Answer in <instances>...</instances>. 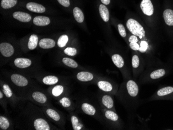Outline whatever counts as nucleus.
Instances as JSON below:
<instances>
[{"label": "nucleus", "mask_w": 173, "mask_h": 130, "mask_svg": "<svg viewBox=\"0 0 173 130\" xmlns=\"http://www.w3.org/2000/svg\"><path fill=\"white\" fill-rule=\"evenodd\" d=\"M59 81V79L56 76L50 75L45 77L43 79V82L44 84L47 85H53L56 84Z\"/></svg>", "instance_id": "nucleus-21"}, {"label": "nucleus", "mask_w": 173, "mask_h": 130, "mask_svg": "<svg viewBox=\"0 0 173 130\" xmlns=\"http://www.w3.org/2000/svg\"><path fill=\"white\" fill-rule=\"evenodd\" d=\"M14 18L22 22H28L31 20V16L29 14L22 12H16L13 15Z\"/></svg>", "instance_id": "nucleus-9"}, {"label": "nucleus", "mask_w": 173, "mask_h": 130, "mask_svg": "<svg viewBox=\"0 0 173 130\" xmlns=\"http://www.w3.org/2000/svg\"><path fill=\"white\" fill-rule=\"evenodd\" d=\"M12 82L18 87H26L28 85V81L20 74H14L10 77Z\"/></svg>", "instance_id": "nucleus-3"}, {"label": "nucleus", "mask_w": 173, "mask_h": 130, "mask_svg": "<svg viewBox=\"0 0 173 130\" xmlns=\"http://www.w3.org/2000/svg\"><path fill=\"white\" fill-rule=\"evenodd\" d=\"M3 90L4 93L5 94L7 97L10 98L12 97L13 96V92L8 85L6 84L3 85Z\"/></svg>", "instance_id": "nucleus-33"}, {"label": "nucleus", "mask_w": 173, "mask_h": 130, "mask_svg": "<svg viewBox=\"0 0 173 130\" xmlns=\"http://www.w3.org/2000/svg\"><path fill=\"white\" fill-rule=\"evenodd\" d=\"M99 12L101 18L104 22H108L109 20V12L108 8L104 5H100Z\"/></svg>", "instance_id": "nucleus-14"}, {"label": "nucleus", "mask_w": 173, "mask_h": 130, "mask_svg": "<svg viewBox=\"0 0 173 130\" xmlns=\"http://www.w3.org/2000/svg\"><path fill=\"white\" fill-rule=\"evenodd\" d=\"M130 47L132 49L134 50H139L140 46L137 43H130Z\"/></svg>", "instance_id": "nucleus-40"}, {"label": "nucleus", "mask_w": 173, "mask_h": 130, "mask_svg": "<svg viewBox=\"0 0 173 130\" xmlns=\"http://www.w3.org/2000/svg\"><path fill=\"white\" fill-rule=\"evenodd\" d=\"M56 42L51 38H43L39 42V46L43 49H50L54 47Z\"/></svg>", "instance_id": "nucleus-11"}, {"label": "nucleus", "mask_w": 173, "mask_h": 130, "mask_svg": "<svg viewBox=\"0 0 173 130\" xmlns=\"http://www.w3.org/2000/svg\"><path fill=\"white\" fill-rule=\"evenodd\" d=\"M173 92V87H167L163 88L160 89L157 92L158 96L160 97L167 96L168 94H171Z\"/></svg>", "instance_id": "nucleus-26"}, {"label": "nucleus", "mask_w": 173, "mask_h": 130, "mask_svg": "<svg viewBox=\"0 0 173 130\" xmlns=\"http://www.w3.org/2000/svg\"><path fill=\"white\" fill-rule=\"evenodd\" d=\"M34 127L36 130H50L49 124L46 120L42 118L35 119L34 122Z\"/></svg>", "instance_id": "nucleus-6"}, {"label": "nucleus", "mask_w": 173, "mask_h": 130, "mask_svg": "<svg viewBox=\"0 0 173 130\" xmlns=\"http://www.w3.org/2000/svg\"><path fill=\"white\" fill-rule=\"evenodd\" d=\"M132 66L134 68H137L140 65V60L139 57L137 55H134L132 57Z\"/></svg>", "instance_id": "nucleus-37"}, {"label": "nucleus", "mask_w": 173, "mask_h": 130, "mask_svg": "<svg viewBox=\"0 0 173 130\" xmlns=\"http://www.w3.org/2000/svg\"><path fill=\"white\" fill-rule=\"evenodd\" d=\"M38 36L35 34H32L29 38L28 46L29 49L30 50L34 49L36 48L38 44Z\"/></svg>", "instance_id": "nucleus-19"}, {"label": "nucleus", "mask_w": 173, "mask_h": 130, "mask_svg": "<svg viewBox=\"0 0 173 130\" xmlns=\"http://www.w3.org/2000/svg\"><path fill=\"white\" fill-rule=\"evenodd\" d=\"M15 66L20 69H25L31 66L32 61L28 58H17L14 61Z\"/></svg>", "instance_id": "nucleus-8"}, {"label": "nucleus", "mask_w": 173, "mask_h": 130, "mask_svg": "<svg viewBox=\"0 0 173 130\" xmlns=\"http://www.w3.org/2000/svg\"><path fill=\"white\" fill-rule=\"evenodd\" d=\"M101 1L103 4H104L105 5H108L111 2V0H101Z\"/></svg>", "instance_id": "nucleus-42"}, {"label": "nucleus", "mask_w": 173, "mask_h": 130, "mask_svg": "<svg viewBox=\"0 0 173 130\" xmlns=\"http://www.w3.org/2000/svg\"><path fill=\"white\" fill-rule=\"evenodd\" d=\"M97 86L100 89L105 92H110L112 90V86L110 82L106 81H99L97 82Z\"/></svg>", "instance_id": "nucleus-18"}, {"label": "nucleus", "mask_w": 173, "mask_h": 130, "mask_svg": "<svg viewBox=\"0 0 173 130\" xmlns=\"http://www.w3.org/2000/svg\"><path fill=\"white\" fill-rule=\"evenodd\" d=\"M68 41L69 37L66 35H62L60 37L58 41V45L60 48H63L66 46Z\"/></svg>", "instance_id": "nucleus-30"}, {"label": "nucleus", "mask_w": 173, "mask_h": 130, "mask_svg": "<svg viewBox=\"0 0 173 130\" xmlns=\"http://www.w3.org/2000/svg\"><path fill=\"white\" fill-rule=\"evenodd\" d=\"M112 62L117 68H121L124 66V59L120 55L118 54H114L112 55Z\"/></svg>", "instance_id": "nucleus-20"}, {"label": "nucleus", "mask_w": 173, "mask_h": 130, "mask_svg": "<svg viewBox=\"0 0 173 130\" xmlns=\"http://www.w3.org/2000/svg\"><path fill=\"white\" fill-rule=\"evenodd\" d=\"M17 3V0H2L1 6L4 9H9L15 6Z\"/></svg>", "instance_id": "nucleus-23"}, {"label": "nucleus", "mask_w": 173, "mask_h": 130, "mask_svg": "<svg viewBox=\"0 0 173 130\" xmlns=\"http://www.w3.org/2000/svg\"><path fill=\"white\" fill-rule=\"evenodd\" d=\"M64 53L69 56H74L77 54V50L73 47H68L64 50Z\"/></svg>", "instance_id": "nucleus-34"}, {"label": "nucleus", "mask_w": 173, "mask_h": 130, "mask_svg": "<svg viewBox=\"0 0 173 130\" xmlns=\"http://www.w3.org/2000/svg\"><path fill=\"white\" fill-rule=\"evenodd\" d=\"M140 8L143 13L147 16H151L154 12L153 6L150 0H143L140 4Z\"/></svg>", "instance_id": "nucleus-2"}, {"label": "nucleus", "mask_w": 173, "mask_h": 130, "mask_svg": "<svg viewBox=\"0 0 173 130\" xmlns=\"http://www.w3.org/2000/svg\"><path fill=\"white\" fill-rule=\"evenodd\" d=\"M127 26L131 33L135 36H139L140 38H143L145 36L144 29L136 20L130 18L127 22Z\"/></svg>", "instance_id": "nucleus-1"}, {"label": "nucleus", "mask_w": 173, "mask_h": 130, "mask_svg": "<svg viewBox=\"0 0 173 130\" xmlns=\"http://www.w3.org/2000/svg\"><path fill=\"white\" fill-rule=\"evenodd\" d=\"M46 114L50 118H51L52 119L54 120V121H59L60 119V116L59 114H58L56 111H55L53 109H47L46 110Z\"/></svg>", "instance_id": "nucleus-25"}, {"label": "nucleus", "mask_w": 173, "mask_h": 130, "mask_svg": "<svg viewBox=\"0 0 173 130\" xmlns=\"http://www.w3.org/2000/svg\"><path fill=\"white\" fill-rule=\"evenodd\" d=\"M10 124L8 119L3 116L0 117V128L2 130H7L10 127Z\"/></svg>", "instance_id": "nucleus-29"}, {"label": "nucleus", "mask_w": 173, "mask_h": 130, "mask_svg": "<svg viewBox=\"0 0 173 130\" xmlns=\"http://www.w3.org/2000/svg\"><path fill=\"white\" fill-rule=\"evenodd\" d=\"M60 103L64 107H69L71 106V100L68 97H64L60 100Z\"/></svg>", "instance_id": "nucleus-35"}, {"label": "nucleus", "mask_w": 173, "mask_h": 130, "mask_svg": "<svg viewBox=\"0 0 173 130\" xmlns=\"http://www.w3.org/2000/svg\"><path fill=\"white\" fill-rule=\"evenodd\" d=\"M3 93H2V91H0V99H2V98H3Z\"/></svg>", "instance_id": "nucleus-43"}, {"label": "nucleus", "mask_w": 173, "mask_h": 130, "mask_svg": "<svg viewBox=\"0 0 173 130\" xmlns=\"http://www.w3.org/2000/svg\"><path fill=\"white\" fill-rule=\"evenodd\" d=\"M33 23L37 26H46L50 23L49 18L46 16H36L33 19Z\"/></svg>", "instance_id": "nucleus-10"}, {"label": "nucleus", "mask_w": 173, "mask_h": 130, "mask_svg": "<svg viewBox=\"0 0 173 130\" xmlns=\"http://www.w3.org/2000/svg\"><path fill=\"white\" fill-rule=\"evenodd\" d=\"M73 15L76 22L78 23H82L84 20V15L82 10L77 7H76L73 10Z\"/></svg>", "instance_id": "nucleus-17"}, {"label": "nucleus", "mask_w": 173, "mask_h": 130, "mask_svg": "<svg viewBox=\"0 0 173 130\" xmlns=\"http://www.w3.org/2000/svg\"><path fill=\"white\" fill-rule=\"evenodd\" d=\"M165 71L164 69H159L153 71L150 74V77L152 79H156L160 78L165 75Z\"/></svg>", "instance_id": "nucleus-24"}, {"label": "nucleus", "mask_w": 173, "mask_h": 130, "mask_svg": "<svg viewBox=\"0 0 173 130\" xmlns=\"http://www.w3.org/2000/svg\"><path fill=\"white\" fill-rule=\"evenodd\" d=\"M105 117L106 118L109 120L116 121L118 119V116L115 112H113L111 110H107L105 112Z\"/></svg>", "instance_id": "nucleus-32"}, {"label": "nucleus", "mask_w": 173, "mask_h": 130, "mask_svg": "<svg viewBox=\"0 0 173 130\" xmlns=\"http://www.w3.org/2000/svg\"><path fill=\"white\" fill-rule=\"evenodd\" d=\"M64 91V88L61 85L56 86L52 90V94L54 97L60 96Z\"/></svg>", "instance_id": "nucleus-31"}, {"label": "nucleus", "mask_w": 173, "mask_h": 130, "mask_svg": "<svg viewBox=\"0 0 173 130\" xmlns=\"http://www.w3.org/2000/svg\"><path fill=\"white\" fill-rule=\"evenodd\" d=\"M118 29L119 34H120L121 36H122V37H125L127 36V33H126L125 28L124 26V25L120 23L118 25Z\"/></svg>", "instance_id": "nucleus-36"}, {"label": "nucleus", "mask_w": 173, "mask_h": 130, "mask_svg": "<svg viewBox=\"0 0 173 130\" xmlns=\"http://www.w3.org/2000/svg\"><path fill=\"white\" fill-rule=\"evenodd\" d=\"M62 62L65 65L70 68H77L78 65L76 61L70 58H64L62 59Z\"/></svg>", "instance_id": "nucleus-27"}, {"label": "nucleus", "mask_w": 173, "mask_h": 130, "mask_svg": "<svg viewBox=\"0 0 173 130\" xmlns=\"http://www.w3.org/2000/svg\"><path fill=\"white\" fill-rule=\"evenodd\" d=\"M57 1L61 5L65 7H68L70 5L69 0H57Z\"/></svg>", "instance_id": "nucleus-39"}, {"label": "nucleus", "mask_w": 173, "mask_h": 130, "mask_svg": "<svg viewBox=\"0 0 173 130\" xmlns=\"http://www.w3.org/2000/svg\"><path fill=\"white\" fill-rule=\"evenodd\" d=\"M103 104L107 108H112L114 106V101L111 97L105 95L102 97Z\"/></svg>", "instance_id": "nucleus-22"}, {"label": "nucleus", "mask_w": 173, "mask_h": 130, "mask_svg": "<svg viewBox=\"0 0 173 130\" xmlns=\"http://www.w3.org/2000/svg\"><path fill=\"white\" fill-rule=\"evenodd\" d=\"M138 38H137V36H135L134 35H131L129 39V41L130 43H137L138 42Z\"/></svg>", "instance_id": "nucleus-41"}, {"label": "nucleus", "mask_w": 173, "mask_h": 130, "mask_svg": "<svg viewBox=\"0 0 173 130\" xmlns=\"http://www.w3.org/2000/svg\"><path fill=\"white\" fill-rule=\"evenodd\" d=\"M26 8L31 12L36 13H43L46 10V9L43 5L34 2H30L27 4Z\"/></svg>", "instance_id": "nucleus-7"}, {"label": "nucleus", "mask_w": 173, "mask_h": 130, "mask_svg": "<svg viewBox=\"0 0 173 130\" xmlns=\"http://www.w3.org/2000/svg\"><path fill=\"white\" fill-rule=\"evenodd\" d=\"M148 47V45L147 42L145 41H142L140 43V47L139 51H140L141 53H144L147 51V48Z\"/></svg>", "instance_id": "nucleus-38"}, {"label": "nucleus", "mask_w": 173, "mask_h": 130, "mask_svg": "<svg viewBox=\"0 0 173 130\" xmlns=\"http://www.w3.org/2000/svg\"><path fill=\"white\" fill-rule=\"evenodd\" d=\"M71 122L72 124L73 128L74 130H81L83 127L82 125L79 123L77 118L75 116H73L71 118Z\"/></svg>", "instance_id": "nucleus-28"}, {"label": "nucleus", "mask_w": 173, "mask_h": 130, "mask_svg": "<svg viewBox=\"0 0 173 130\" xmlns=\"http://www.w3.org/2000/svg\"><path fill=\"white\" fill-rule=\"evenodd\" d=\"M0 51L5 57H10L14 53V49L12 45L8 43H2L0 44Z\"/></svg>", "instance_id": "nucleus-4"}, {"label": "nucleus", "mask_w": 173, "mask_h": 130, "mask_svg": "<svg viewBox=\"0 0 173 130\" xmlns=\"http://www.w3.org/2000/svg\"><path fill=\"white\" fill-rule=\"evenodd\" d=\"M163 18L165 22L169 26H173V10L167 9L163 12Z\"/></svg>", "instance_id": "nucleus-12"}, {"label": "nucleus", "mask_w": 173, "mask_h": 130, "mask_svg": "<svg viewBox=\"0 0 173 130\" xmlns=\"http://www.w3.org/2000/svg\"><path fill=\"white\" fill-rule=\"evenodd\" d=\"M81 109L85 114L88 115L93 116L96 114V109L92 105L90 104L84 103L81 105Z\"/></svg>", "instance_id": "nucleus-16"}, {"label": "nucleus", "mask_w": 173, "mask_h": 130, "mask_svg": "<svg viewBox=\"0 0 173 130\" xmlns=\"http://www.w3.org/2000/svg\"><path fill=\"white\" fill-rule=\"evenodd\" d=\"M127 90L130 96L135 97L139 93V87L137 84L133 81L130 80L128 81L127 84Z\"/></svg>", "instance_id": "nucleus-5"}, {"label": "nucleus", "mask_w": 173, "mask_h": 130, "mask_svg": "<svg viewBox=\"0 0 173 130\" xmlns=\"http://www.w3.org/2000/svg\"><path fill=\"white\" fill-rule=\"evenodd\" d=\"M32 97L35 101L41 104H44L47 100L46 96L39 91L34 92L32 94Z\"/></svg>", "instance_id": "nucleus-15"}, {"label": "nucleus", "mask_w": 173, "mask_h": 130, "mask_svg": "<svg viewBox=\"0 0 173 130\" xmlns=\"http://www.w3.org/2000/svg\"><path fill=\"white\" fill-rule=\"evenodd\" d=\"M77 78L81 81H89L92 80L93 75L92 74L88 72H81L77 74Z\"/></svg>", "instance_id": "nucleus-13"}]
</instances>
